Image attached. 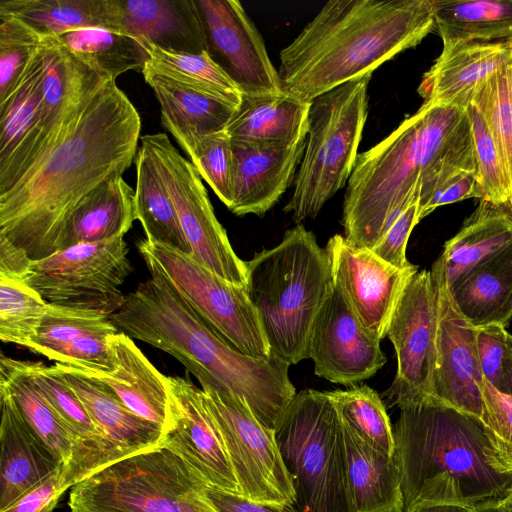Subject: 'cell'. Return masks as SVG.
I'll return each instance as SVG.
<instances>
[{
	"label": "cell",
	"instance_id": "cb8c5ba5",
	"mask_svg": "<svg viewBox=\"0 0 512 512\" xmlns=\"http://www.w3.org/2000/svg\"><path fill=\"white\" fill-rule=\"evenodd\" d=\"M512 61V43L470 42L443 47L422 77L423 103L466 109L476 88Z\"/></svg>",
	"mask_w": 512,
	"mask_h": 512
},
{
	"label": "cell",
	"instance_id": "6f0895ef",
	"mask_svg": "<svg viewBox=\"0 0 512 512\" xmlns=\"http://www.w3.org/2000/svg\"><path fill=\"white\" fill-rule=\"evenodd\" d=\"M503 505L510 511L512 512V490L511 492L509 493L508 497L505 499V501L503 502Z\"/></svg>",
	"mask_w": 512,
	"mask_h": 512
},
{
	"label": "cell",
	"instance_id": "d590c367",
	"mask_svg": "<svg viewBox=\"0 0 512 512\" xmlns=\"http://www.w3.org/2000/svg\"><path fill=\"white\" fill-rule=\"evenodd\" d=\"M135 165V218L141 223L146 240L191 256V247L180 226L156 159L144 143L138 148Z\"/></svg>",
	"mask_w": 512,
	"mask_h": 512
},
{
	"label": "cell",
	"instance_id": "4316f807",
	"mask_svg": "<svg viewBox=\"0 0 512 512\" xmlns=\"http://www.w3.org/2000/svg\"><path fill=\"white\" fill-rule=\"evenodd\" d=\"M44 62L40 44L13 94L0 105V195L14 185L41 121Z\"/></svg>",
	"mask_w": 512,
	"mask_h": 512
},
{
	"label": "cell",
	"instance_id": "f5cc1de1",
	"mask_svg": "<svg viewBox=\"0 0 512 512\" xmlns=\"http://www.w3.org/2000/svg\"><path fill=\"white\" fill-rule=\"evenodd\" d=\"M33 262L23 249L0 236V276L26 280Z\"/></svg>",
	"mask_w": 512,
	"mask_h": 512
},
{
	"label": "cell",
	"instance_id": "30bf717a",
	"mask_svg": "<svg viewBox=\"0 0 512 512\" xmlns=\"http://www.w3.org/2000/svg\"><path fill=\"white\" fill-rule=\"evenodd\" d=\"M138 250L147 266L156 268L193 311L237 351L267 358L270 349L246 288L234 285L190 255L141 240Z\"/></svg>",
	"mask_w": 512,
	"mask_h": 512
},
{
	"label": "cell",
	"instance_id": "484cf974",
	"mask_svg": "<svg viewBox=\"0 0 512 512\" xmlns=\"http://www.w3.org/2000/svg\"><path fill=\"white\" fill-rule=\"evenodd\" d=\"M117 12L119 33L169 52L209 53L195 0H117Z\"/></svg>",
	"mask_w": 512,
	"mask_h": 512
},
{
	"label": "cell",
	"instance_id": "f1b7e54d",
	"mask_svg": "<svg viewBox=\"0 0 512 512\" xmlns=\"http://www.w3.org/2000/svg\"><path fill=\"white\" fill-rule=\"evenodd\" d=\"M141 72L160 104L162 125L178 144L190 138L225 130L238 108L147 66Z\"/></svg>",
	"mask_w": 512,
	"mask_h": 512
},
{
	"label": "cell",
	"instance_id": "83f0119b",
	"mask_svg": "<svg viewBox=\"0 0 512 512\" xmlns=\"http://www.w3.org/2000/svg\"><path fill=\"white\" fill-rule=\"evenodd\" d=\"M342 438L346 481L353 512L403 509L396 456L368 444L343 421Z\"/></svg>",
	"mask_w": 512,
	"mask_h": 512
},
{
	"label": "cell",
	"instance_id": "44dd1931",
	"mask_svg": "<svg viewBox=\"0 0 512 512\" xmlns=\"http://www.w3.org/2000/svg\"><path fill=\"white\" fill-rule=\"evenodd\" d=\"M305 147L306 139L293 145L232 141L233 203L229 210L237 216H263L291 185Z\"/></svg>",
	"mask_w": 512,
	"mask_h": 512
},
{
	"label": "cell",
	"instance_id": "8fae6325",
	"mask_svg": "<svg viewBox=\"0 0 512 512\" xmlns=\"http://www.w3.org/2000/svg\"><path fill=\"white\" fill-rule=\"evenodd\" d=\"M130 272L127 244L117 237L34 261L26 282L49 304L111 316L125 301L121 286Z\"/></svg>",
	"mask_w": 512,
	"mask_h": 512
},
{
	"label": "cell",
	"instance_id": "d4e9b609",
	"mask_svg": "<svg viewBox=\"0 0 512 512\" xmlns=\"http://www.w3.org/2000/svg\"><path fill=\"white\" fill-rule=\"evenodd\" d=\"M0 511L64 463L27 422L10 393L0 387Z\"/></svg>",
	"mask_w": 512,
	"mask_h": 512
},
{
	"label": "cell",
	"instance_id": "b9f144b4",
	"mask_svg": "<svg viewBox=\"0 0 512 512\" xmlns=\"http://www.w3.org/2000/svg\"><path fill=\"white\" fill-rule=\"evenodd\" d=\"M501 156L511 190L512 215V61L479 85L472 97Z\"/></svg>",
	"mask_w": 512,
	"mask_h": 512
},
{
	"label": "cell",
	"instance_id": "603a6c76",
	"mask_svg": "<svg viewBox=\"0 0 512 512\" xmlns=\"http://www.w3.org/2000/svg\"><path fill=\"white\" fill-rule=\"evenodd\" d=\"M109 346L110 370L79 369L104 382L127 408L167 436L175 428L168 377L155 368L125 333L112 335Z\"/></svg>",
	"mask_w": 512,
	"mask_h": 512
},
{
	"label": "cell",
	"instance_id": "680465c9",
	"mask_svg": "<svg viewBox=\"0 0 512 512\" xmlns=\"http://www.w3.org/2000/svg\"><path fill=\"white\" fill-rule=\"evenodd\" d=\"M384 512H404V511H403V509H393V510L384 511Z\"/></svg>",
	"mask_w": 512,
	"mask_h": 512
},
{
	"label": "cell",
	"instance_id": "4dcf8cb0",
	"mask_svg": "<svg viewBox=\"0 0 512 512\" xmlns=\"http://www.w3.org/2000/svg\"><path fill=\"white\" fill-rule=\"evenodd\" d=\"M310 103L284 93L242 96L225 131L235 142L293 145L307 137Z\"/></svg>",
	"mask_w": 512,
	"mask_h": 512
},
{
	"label": "cell",
	"instance_id": "7dc6e473",
	"mask_svg": "<svg viewBox=\"0 0 512 512\" xmlns=\"http://www.w3.org/2000/svg\"><path fill=\"white\" fill-rule=\"evenodd\" d=\"M506 327L489 324L477 328L476 348L483 379L505 393L508 382L510 349Z\"/></svg>",
	"mask_w": 512,
	"mask_h": 512
},
{
	"label": "cell",
	"instance_id": "11a10c76",
	"mask_svg": "<svg viewBox=\"0 0 512 512\" xmlns=\"http://www.w3.org/2000/svg\"><path fill=\"white\" fill-rule=\"evenodd\" d=\"M508 346L510 349V361L508 370V382L505 394L512 396V335L508 334L507 337Z\"/></svg>",
	"mask_w": 512,
	"mask_h": 512
},
{
	"label": "cell",
	"instance_id": "7c38bea8",
	"mask_svg": "<svg viewBox=\"0 0 512 512\" xmlns=\"http://www.w3.org/2000/svg\"><path fill=\"white\" fill-rule=\"evenodd\" d=\"M153 153L171 196L191 257L224 280L246 288V263L233 250L214 213L195 166L172 145L165 133L141 137Z\"/></svg>",
	"mask_w": 512,
	"mask_h": 512
},
{
	"label": "cell",
	"instance_id": "f6af8a7d",
	"mask_svg": "<svg viewBox=\"0 0 512 512\" xmlns=\"http://www.w3.org/2000/svg\"><path fill=\"white\" fill-rule=\"evenodd\" d=\"M41 37L20 20L0 14V105L13 94Z\"/></svg>",
	"mask_w": 512,
	"mask_h": 512
},
{
	"label": "cell",
	"instance_id": "bcb514c9",
	"mask_svg": "<svg viewBox=\"0 0 512 512\" xmlns=\"http://www.w3.org/2000/svg\"><path fill=\"white\" fill-rule=\"evenodd\" d=\"M483 413L480 419L500 459L512 469V396L483 379Z\"/></svg>",
	"mask_w": 512,
	"mask_h": 512
},
{
	"label": "cell",
	"instance_id": "5b68a950",
	"mask_svg": "<svg viewBox=\"0 0 512 512\" xmlns=\"http://www.w3.org/2000/svg\"><path fill=\"white\" fill-rule=\"evenodd\" d=\"M399 409L393 431L404 512L423 505L476 510L505 501L512 469L478 419L435 397Z\"/></svg>",
	"mask_w": 512,
	"mask_h": 512
},
{
	"label": "cell",
	"instance_id": "2e32d148",
	"mask_svg": "<svg viewBox=\"0 0 512 512\" xmlns=\"http://www.w3.org/2000/svg\"><path fill=\"white\" fill-rule=\"evenodd\" d=\"M212 59L242 96L283 94L263 38L237 0H195Z\"/></svg>",
	"mask_w": 512,
	"mask_h": 512
},
{
	"label": "cell",
	"instance_id": "4fadbf2b",
	"mask_svg": "<svg viewBox=\"0 0 512 512\" xmlns=\"http://www.w3.org/2000/svg\"><path fill=\"white\" fill-rule=\"evenodd\" d=\"M205 404L223 438L242 496L296 506L292 479L274 429L261 424L248 404L226 390L202 388Z\"/></svg>",
	"mask_w": 512,
	"mask_h": 512
},
{
	"label": "cell",
	"instance_id": "e0dca14e",
	"mask_svg": "<svg viewBox=\"0 0 512 512\" xmlns=\"http://www.w3.org/2000/svg\"><path fill=\"white\" fill-rule=\"evenodd\" d=\"M438 303L437 368L434 397L480 421L483 413L476 334L458 310L440 257L431 267Z\"/></svg>",
	"mask_w": 512,
	"mask_h": 512
},
{
	"label": "cell",
	"instance_id": "ffe728a7",
	"mask_svg": "<svg viewBox=\"0 0 512 512\" xmlns=\"http://www.w3.org/2000/svg\"><path fill=\"white\" fill-rule=\"evenodd\" d=\"M117 332L106 314L48 303L38 333L27 349L56 363L89 371L110 370L109 339Z\"/></svg>",
	"mask_w": 512,
	"mask_h": 512
},
{
	"label": "cell",
	"instance_id": "60d3db41",
	"mask_svg": "<svg viewBox=\"0 0 512 512\" xmlns=\"http://www.w3.org/2000/svg\"><path fill=\"white\" fill-rule=\"evenodd\" d=\"M48 303L26 280L0 276V340L27 348L35 338Z\"/></svg>",
	"mask_w": 512,
	"mask_h": 512
},
{
	"label": "cell",
	"instance_id": "f546056e",
	"mask_svg": "<svg viewBox=\"0 0 512 512\" xmlns=\"http://www.w3.org/2000/svg\"><path fill=\"white\" fill-rule=\"evenodd\" d=\"M449 288L458 310L473 327H507L512 319V242Z\"/></svg>",
	"mask_w": 512,
	"mask_h": 512
},
{
	"label": "cell",
	"instance_id": "8d00e7d4",
	"mask_svg": "<svg viewBox=\"0 0 512 512\" xmlns=\"http://www.w3.org/2000/svg\"><path fill=\"white\" fill-rule=\"evenodd\" d=\"M0 387L10 393L33 430L62 460L64 465L68 466L74 452L73 439L33 382L28 361L1 355Z\"/></svg>",
	"mask_w": 512,
	"mask_h": 512
},
{
	"label": "cell",
	"instance_id": "1f68e13d",
	"mask_svg": "<svg viewBox=\"0 0 512 512\" xmlns=\"http://www.w3.org/2000/svg\"><path fill=\"white\" fill-rule=\"evenodd\" d=\"M134 193L122 175L103 181L83 198L71 214L63 249L123 237L136 219Z\"/></svg>",
	"mask_w": 512,
	"mask_h": 512
},
{
	"label": "cell",
	"instance_id": "74e56055",
	"mask_svg": "<svg viewBox=\"0 0 512 512\" xmlns=\"http://www.w3.org/2000/svg\"><path fill=\"white\" fill-rule=\"evenodd\" d=\"M57 38L80 61L112 80L130 70L142 71L149 59L142 41L104 28H80Z\"/></svg>",
	"mask_w": 512,
	"mask_h": 512
},
{
	"label": "cell",
	"instance_id": "db71d44e",
	"mask_svg": "<svg viewBox=\"0 0 512 512\" xmlns=\"http://www.w3.org/2000/svg\"><path fill=\"white\" fill-rule=\"evenodd\" d=\"M471 510L456 505H423L410 512H470Z\"/></svg>",
	"mask_w": 512,
	"mask_h": 512
},
{
	"label": "cell",
	"instance_id": "ee69618b",
	"mask_svg": "<svg viewBox=\"0 0 512 512\" xmlns=\"http://www.w3.org/2000/svg\"><path fill=\"white\" fill-rule=\"evenodd\" d=\"M466 111L473 134L477 173L484 194L483 200L510 213V184L497 146L480 110L470 103Z\"/></svg>",
	"mask_w": 512,
	"mask_h": 512
},
{
	"label": "cell",
	"instance_id": "e575fe53",
	"mask_svg": "<svg viewBox=\"0 0 512 512\" xmlns=\"http://www.w3.org/2000/svg\"><path fill=\"white\" fill-rule=\"evenodd\" d=\"M443 47L512 43V0H432Z\"/></svg>",
	"mask_w": 512,
	"mask_h": 512
},
{
	"label": "cell",
	"instance_id": "ab89813d",
	"mask_svg": "<svg viewBox=\"0 0 512 512\" xmlns=\"http://www.w3.org/2000/svg\"><path fill=\"white\" fill-rule=\"evenodd\" d=\"M341 420L373 447L395 455L394 431L379 394L367 385L327 391Z\"/></svg>",
	"mask_w": 512,
	"mask_h": 512
},
{
	"label": "cell",
	"instance_id": "c3c4849f",
	"mask_svg": "<svg viewBox=\"0 0 512 512\" xmlns=\"http://www.w3.org/2000/svg\"><path fill=\"white\" fill-rule=\"evenodd\" d=\"M418 213L419 196H416L397 214L371 251L394 267L411 265L406 258V247L413 228L420 222Z\"/></svg>",
	"mask_w": 512,
	"mask_h": 512
},
{
	"label": "cell",
	"instance_id": "d6a6232c",
	"mask_svg": "<svg viewBox=\"0 0 512 512\" xmlns=\"http://www.w3.org/2000/svg\"><path fill=\"white\" fill-rule=\"evenodd\" d=\"M512 242V215L479 200L460 230L444 244L439 256L450 286L475 266Z\"/></svg>",
	"mask_w": 512,
	"mask_h": 512
},
{
	"label": "cell",
	"instance_id": "9c48e42d",
	"mask_svg": "<svg viewBox=\"0 0 512 512\" xmlns=\"http://www.w3.org/2000/svg\"><path fill=\"white\" fill-rule=\"evenodd\" d=\"M207 484L165 444L119 460L73 486L71 512H219Z\"/></svg>",
	"mask_w": 512,
	"mask_h": 512
},
{
	"label": "cell",
	"instance_id": "7a4b0ae2",
	"mask_svg": "<svg viewBox=\"0 0 512 512\" xmlns=\"http://www.w3.org/2000/svg\"><path fill=\"white\" fill-rule=\"evenodd\" d=\"M461 171L477 173L466 109L422 103L381 142L358 154L344 196V238L371 250L414 197L419 196L420 209Z\"/></svg>",
	"mask_w": 512,
	"mask_h": 512
},
{
	"label": "cell",
	"instance_id": "3957f363",
	"mask_svg": "<svg viewBox=\"0 0 512 512\" xmlns=\"http://www.w3.org/2000/svg\"><path fill=\"white\" fill-rule=\"evenodd\" d=\"M151 278L125 297L110 316L120 332L165 351L192 373L202 388L227 390L246 402L257 420L274 429L296 395L290 364L273 352L254 358L232 348L188 305L154 267Z\"/></svg>",
	"mask_w": 512,
	"mask_h": 512
},
{
	"label": "cell",
	"instance_id": "7bdbcfd3",
	"mask_svg": "<svg viewBox=\"0 0 512 512\" xmlns=\"http://www.w3.org/2000/svg\"><path fill=\"white\" fill-rule=\"evenodd\" d=\"M179 146L190 157L201 178L230 209L233 203V151L226 131L190 138Z\"/></svg>",
	"mask_w": 512,
	"mask_h": 512
},
{
	"label": "cell",
	"instance_id": "ac0fdd59",
	"mask_svg": "<svg viewBox=\"0 0 512 512\" xmlns=\"http://www.w3.org/2000/svg\"><path fill=\"white\" fill-rule=\"evenodd\" d=\"M308 358L317 376L345 386L372 377L386 363L380 342L367 333L335 285L313 323Z\"/></svg>",
	"mask_w": 512,
	"mask_h": 512
},
{
	"label": "cell",
	"instance_id": "9a60e30c",
	"mask_svg": "<svg viewBox=\"0 0 512 512\" xmlns=\"http://www.w3.org/2000/svg\"><path fill=\"white\" fill-rule=\"evenodd\" d=\"M328 253L334 285L337 286L360 323L374 339L381 342L409 280L418 266L397 268L370 249L350 244L344 236H332Z\"/></svg>",
	"mask_w": 512,
	"mask_h": 512
},
{
	"label": "cell",
	"instance_id": "7402d4cb",
	"mask_svg": "<svg viewBox=\"0 0 512 512\" xmlns=\"http://www.w3.org/2000/svg\"><path fill=\"white\" fill-rule=\"evenodd\" d=\"M54 366L99 429L113 463L165 444L162 430L133 413L100 379L71 365Z\"/></svg>",
	"mask_w": 512,
	"mask_h": 512
},
{
	"label": "cell",
	"instance_id": "5bb4252c",
	"mask_svg": "<svg viewBox=\"0 0 512 512\" xmlns=\"http://www.w3.org/2000/svg\"><path fill=\"white\" fill-rule=\"evenodd\" d=\"M438 303L430 270L412 276L391 318L387 336L397 370L384 392L389 406L401 408L434 397L437 368Z\"/></svg>",
	"mask_w": 512,
	"mask_h": 512
},
{
	"label": "cell",
	"instance_id": "d6986e66",
	"mask_svg": "<svg viewBox=\"0 0 512 512\" xmlns=\"http://www.w3.org/2000/svg\"><path fill=\"white\" fill-rule=\"evenodd\" d=\"M175 419L165 445L178 454L208 487L242 495L219 428L202 389L181 377H168Z\"/></svg>",
	"mask_w": 512,
	"mask_h": 512
},
{
	"label": "cell",
	"instance_id": "8992f818",
	"mask_svg": "<svg viewBox=\"0 0 512 512\" xmlns=\"http://www.w3.org/2000/svg\"><path fill=\"white\" fill-rule=\"evenodd\" d=\"M246 263V292L269 349L285 362L308 358L315 318L334 287L330 259L302 224Z\"/></svg>",
	"mask_w": 512,
	"mask_h": 512
},
{
	"label": "cell",
	"instance_id": "6da1fadb",
	"mask_svg": "<svg viewBox=\"0 0 512 512\" xmlns=\"http://www.w3.org/2000/svg\"><path fill=\"white\" fill-rule=\"evenodd\" d=\"M140 131V115L128 96L115 80L105 82L63 141L0 195V236L33 261L62 250L77 205L135 161Z\"/></svg>",
	"mask_w": 512,
	"mask_h": 512
},
{
	"label": "cell",
	"instance_id": "f35d334b",
	"mask_svg": "<svg viewBox=\"0 0 512 512\" xmlns=\"http://www.w3.org/2000/svg\"><path fill=\"white\" fill-rule=\"evenodd\" d=\"M143 43L149 55L145 66L188 87L239 106L242 93L208 52L176 53Z\"/></svg>",
	"mask_w": 512,
	"mask_h": 512
},
{
	"label": "cell",
	"instance_id": "52a82bcc",
	"mask_svg": "<svg viewBox=\"0 0 512 512\" xmlns=\"http://www.w3.org/2000/svg\"><path fill=\"white\" fill-rule=\"evenodd\" d=\"M300 512H353L342 421L327 391L296 393L274 428Z\"/></svg>",
	"mask_w": 512,
	"mask_h": 512
},
{
	"label": "cell",
	"instance_id": "816d5d0a",
	"mask_svg": "<svg viewBox=\"0 0 512 512\" xmlns=\"http://www.w3.org/2000/svg\"><path fill=\"white\" fill-rule=\"evenodd\" d=\"M206 495L219 512H300L295 505L256 502L211 487L206 488Z\"/></svg>",
	"mask_w": 512,
	"mask_h": 512
},
{
	"label": "cell",
	"instance_id": "9f6ffc18",
	"mask_svg": "<svg viewBox=\"0 0 512 512\" xmlns=\"http://www.w3.org/2000/svg\"><path fill=\"white\" fill-rule=\"evenodd\" d=\"M470 512H510L504 505H493V506H487L483 508H479L476 510H471Z\"/></svg>",
	"mask_w": 512,
	"mask_h": 512
},
{
	"label": "cell",
	"instance_id": "277c9868",
	"mask_svg": "<svg viewBox=\"0 0 512 512\" xmlns=\"http://www.w3.org/2000/svg\"><path fill=\"white\" fill-rule=\"evenodd\" d=\"M436 30L432 0H331L280 52L282 92L301 102L372 73Z\"/></svg>",
	"mask_w": 512,
	"mask_h": 512
},
{
	"label": "cell",
	"instance_id": "f907efd6",
	"mask_svg": "<svg viewBox=\"0 0 512 512\" xmlns=\"http://www.w3.org/2000/svg\"><path fill=\"white\" fill-rule=\"evenodd\" d=\"M470 198L484 199L478 174L473 171H461L450 177L433 192L427 203L419 209V221L440 206Z\"/></svg>",
	"mask_w": 512,
	"mask_h": 512
},
{
	"label": "cell",
	"instance_id": "681fc988",
	"mask_svg": "<svg viewBox=\"0 0 512 512\" xmlns=\"http://www.w3.org/2000/svg\"><path fill=\"white\" fill-rule=\"evenodd\" d=\"M66 472L63 465L0 512H53L62 495L70 489Z\"/></svg>",
	"mask_w": 512,
	"mask_h": 512
},
{
	"label": "cell",
	"instance_id": "836d02e7",
	"mask_svg": "<svg viewBox=\"0 0 512 512\" xmlns=\"http://www.w3.org/2000/svg\"><path fill=\"white\" fill-rule=\"evenodd\" d=\"M0 14L20 20L40 37L88 27L118 28L117 0H1Z\"/></svg>",
	"mask_w": 512,
	"mask_h": 512
},
{
	"label": "cell",
	"instance_id": "ba28073f",
	"mask_svg": "<svg viewBox=\"0 0 512 512\" xmlns=\"http://www.w3.org/2000/svg\"><path fill=\"white\" fill-rule=\"evenodd\" d=\"M371 76L352 79L311 101L305 151L284 207L295 223L315 218L348 183L367 119Z\"/></svg>",
	"mask_w": 512,
	"mask_h": 512
}]
</instances>
